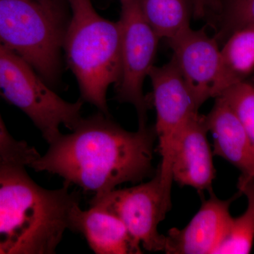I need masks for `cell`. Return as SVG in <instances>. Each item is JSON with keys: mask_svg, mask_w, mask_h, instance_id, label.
<instances>
[{"mask_svg": "<svg viewBox=\"0 0 254 254\" xmlns=\"http://www.w3.org/2000/svg\"><path fill=\"white\" fill-rule=\"evenodd\" d=\"M176 63L195 105L200 106L213 98L220 71V50L216 40L203 29L190 27L170 40Z\"/></svg>", "mask_w": 254, "mask_h": 254, "instance_id": "obj_9", "label": "cell"}, {"mask_svg": "<svg viewBox=\"0 0 254 254\" xmlns=\"http://www.w3.org/2000/svg\"><path fill=\"white\" fill-rule=\"evenodd\" d=\"M69 230L79 232L91 250L97 254H141L136 245L118 217L104 208L91 205L82 210L75 205L70 217Z\"/></svg>", "mask_w": 254, "mask_h": 254, "instance_id": "obj_13", "label": "cell"}, {"mask_svg": "<svg viewBox=\"0 0 254 254\" xmlns=\"http://www.w3.org/2000/svg\"><path fill=\"white\" fill-rule=\"evenodd\" d=\"M42 1H55V0H42Z\"/></svg>", "mask_w": 254, "mask_h": 254, "instance_id": "obj_21", "label": "cell"}, {"mask_svg": "<svg viewBox=\"0 0 254 254\" xmlns=\"http://www.w3.org/2000/svg\"><path fill=\"white\" fill-rule=\"evenodd\" d=\"M40 156L34 147L11 136L0 115V167L16 165L30 168Z\"/></svg>", "mask_w": 254, "mask_h": 254, "instance_id": "obj_18", "label": "cell"}, {"mask_svg": "<svg viewBox=\"0 0 254 254\" xmlns=\"http://www.w3.org/2000/svg\"><path fill=\"white\" fill-rule=\"evenodd\" d=\"M148 76L153 86L155 129L161 156L158 170L165 197L171 201L175 143L182 128L192 115L198 113V108L173 58L163 66H153Z\"/></svg>", "mask_w": 254, "mask_h": 254, "instance_id": "obj_7", "label": "cell"}, {"mask_svg": "<svg viewBox=\"0 0 254 254\" xmlns=\"http://www.w3.org/2000/svg\"><path fill=\"white\" fill-rule=\"evenodd\" d=\"M71 9L63 50L83 103L109 115L107 93L121 76V28L100 16L91 0H67Z\"/></svg>", "mask_w": 254, "mask_h": 254, "instance_id": "obj_3", "label": "cell"}, {"mask_svg": "<svg viewBox=\"0 0 254 254\" xmlns=\"http://www.w3.org/2000/svg\"><path fill=\"white\" fill-rule=\"evenodd\" d=\"M69 187L48 190L25 167H0V254H55L80 202Z\"/></svg>", "mask_w": 254, "mask_h": 254, "instance_id": "obj_2", "label": "cell"}, {"mask_svg": "<svg viewBox=\"0 0 254 254\" xmlns=\"http://www.w3.org/2000/svg\"><path fill=\"white\" fill-rule=\"evenodd\" d=\"M121 76L116 86L117 98L136 108L138 128L146 126L148 100L143 94L145 78L153 67L158 41L143 16L140 0H120Z\"/></svg>", "mask_w": 254, "mask_h": 254, "instance_id": "obj_6", "label": "cell"}, {"mask_svg": "<svg viewBox=\"0 0 254 254\" xmlns=\"http://www.w3.org/2000/svg\"><path fill=\"white\" fill-rule=\"evenodd\" d=\"M241 193L247 196V208L237 218H232L226 237L214 254H250L254 242V179L240 177Z\"/></svg>", "mask_w": 254, "mask_h": 254, "instance_id": "obj_15", "label": "cell"}, {"mask_svg": "<svg viewBox=\"0 0 254 254\" xmlns=\"http://www.w3.org/2000/svg\"><path fill=\"white\" fill-rule=\"evenodd\" d=\"M205 117L213 138V154L236 167L242 173L240 177L254 179V143L231 107L217 97Z\"/></svg>", "mask_w": 254, "mask_h": 254, "instance_id": "obj_12", "label": "cell"}, {"mask_svg": "<svg viewBox=\"0 0 254 254\" xmlns=\"http://www.w3.org/2000/svg\"><path fill=\"white\" fill-rule=\"evenodd\" d=\"M143 16L155 34L169 41L190 27L184 0H140Z\"/></svg>", "mask_w": 254, "mask_h": 254, "instance_id": "obj_16", "label": "cell"}, {"mask_svg": "<svg viewBox=\"0 0 254 254\" xmlns=\"http://www.w3.org/2000/svg\"><path fill=\"white\" fill-rule=\"evenodd\" d=\"M218 0H193V9L196 17H200L205 14L209 8L216 5Z\"/></svg>", "mask_w": 254, "mask_h": 254, "instance_id": "obj_20", "label": "cell"}, {"mask_svg": "<svg viewBox=\"0 0 254 254\" xmlns=\"http://www.w3.org/2000/svg\"><path fill=\"white\" fill-rule=\"evenodd\" d=\"M235 198L221 200L213 193L184 228L170 229L165 235L168 254H211L226 237L232 217L230 208Z\"/></svg>", "mask_w": 254, "mask_h": 254, "instance_id": "obj_10", "label": "cell"}, {"mask_svg": "<svg viewBox=\"0 0 254 254\" xmlns=\"http://www.w3.org/2000/svg\"><path fill=\"white\" fill-rule=\"evenodd\" d=\"M249 26H254V0H232L225 16V28L235 31Z\"/></svg>", "mask_w": 254, "mask_h": 254, "instance_id": "obj_19", "label": "cell"}, {"mask_svg": "<svg viewBox=\"0 0 254 254\" xmlns=\"http://www.w3.org/2000/svg\"><path fill=\"white\" fill-rule=\"evenodd\" d=\"M90 205L104 208L118 217L135 243L150 252H164L165 235L158 225L172 207L165 197L158 170L149 181L95 195Z\"/></svg>", "mask_w": 254, "mask_h": 254, "instance_id": "obj_8", "label": "cell"}, {"mask_svg": "<svg viewBox=\"0 0 254 254\" xmlns=\"http://www.w3.org/2000/svg\"><path fill=\"white\" fill-rule=\"evenodd\" d=\"M219 96L231 107L254 143V85L245 81L240 82Z\"/></svg>", "mask_w": 254, "mask_h": 254, "instance_id": "obj_17", "label": "cell"}, {"mask_svg": "<svg viewBox=\"0 0 254 254\" xmlns=\"http://www.w3.org/2000/svg\"><path fill=\"white\" fill-rule=\"evenodd\" d=\"M71 131L62 133L30 168L58 175L65 183L95 195L155 175V127L127 131L98 112L82 118Z\"/></svg>", "mask_w": 254, "mask_h": 254, "instance_id": "obj_1", "label": "cell"}, {"mask_svg": "<svg viewBox=\"0 0 254 254\" xmlns=\"http://www.w3.org/2000/svg\"><path fill=\"white\" fill-rule=\"evenodd\" d=\"M254 69V26L239 28L220 50V71L213 98L245 78Z\"/></svg>", "mask_w": 254, "mask_h": 254, "instance_id": "obj_14", "label": "cell"}, {"mask_svg": "<svg viewBox=\"0 0 254 254\" xmlns=\"http://www.w3.org/2000/svg\"><path fill=\"white\" fill-rule=\"evenodd\" d=\"M0 98L26 114L48 144L81 121L83 102L70 103L57 94L31 65L0 45Z\"/></svg>", "mask_w": 254, "mask_h": 254, "instance_id": "obj_5", "label": "cell"}, {"mask_svg": "<svg viewBox=\"0 0 254 254\" xmlns=\"http://www.w3.org/2000/svg\"><path fill=\"white\" fill-rule=\"evenodd\" d=\"M68 21L58 0H0V45L27 62L53 88L61 76Z\"/></svg>", "mask_w": 254, "mask_h": 254, "instance_id": "obj_4", "label": "cell"}, {"mask_svg": "<svg viewBox=\"0 0 254 254\" xmlns=\"http://www.w3.org/2000/svg\"><path fill=\"white\" fill-rule=\"evenodd\" d=\"M208 132L205 117L198 113L192 115L177 138L172 167L173 182L193 187L200 194L205 190L213 193L216 177Z\"/></svg>", "mask_w": 254, "mask_h": 254, "instance_id": "obj_11", "label": "cell"}]
</instances>
